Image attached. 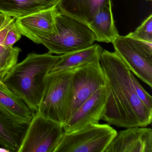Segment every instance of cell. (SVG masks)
<instances>
[{
	"label": "cell",
	"instance_id": "11",
	"mask_svg": "<svg viewBox=\"0 0 152 152\" xmlns=\"http://www.w3.org/2000/svg\"><path fill=\"white\" fill-rule=\"evenodd\" d=\"M105 152H152V129L126 128L117 133Z\"/></svg>",
	"mask_w": 152,
	"mask_h": 152
},
{
	"label": "cell",
	"instance_id": "23",
	"mask_svg": "<svg viewBox=\"0 0 152 152\" xmlns=\"http://www.w3.org/2000/svg\"><path fill=\"white\" fill-rule=\"evenodd\" d=\"M146 1H151L152 0H146Z\"/></svg>",
	"mask_w": 152,
	"mask_h": 152
},
{
	"label": "cell",
	"instance_id": "19",
	"mask_svg": "<svg viewBox=\"0 0 152 152\" xmlns=\"http://www.w3.org/2000/svg\"><path fill=\"white\" fill-rule=\"evenodd\" d=\"M21 49L18 47H6L0 43V81L17 63Z\"/></svg>",
	"mask_w": 152,
	"mask_h": 152
},
{
	"label": "cell",
	"instance_id": "6",
	"mask_svg": "<svg viewBox=\"0 0 152 152\" xmlns=\"http://www.w3.org/2000/svg\"><path fill=\"white\" fill-rule=\"evenodd\" d=\"M115 53L129 70L152 87V43L119 35L112 42Z\"/></svg>",
	"mask_w": 152,
	"mask_h": 152
},
{
	"label": "cell",
	"instance_id": "22",
	"mask_svg": "<svg viewBox=\"0 0 152 152\" xmlns=\"http://www.w3.org/2000/svg\"><path fill=\"white\" fill-rule=\"evenodd\" d=\"M0 84H4V83H3L2 82L0 81Z\"/></svg>",
	"mask_w": 152,
	"mask_h": 152
},
{
	"label": "cell",
	"instance_id": "17",
	"mask_svg": "<svg viewBox=\"0 0 152 152\" xmlns=\"http://www.w3.org/2000/svg\"><path fill=\"white\" fill-rule=\"evenodd\" d=\"M28 125L13 121L0 113V145L7 151L18 152Z\"/></svg>",
	"mask_w": 152,
	"mask_h": 152
},
{
	"label": "cell",
	"instance_id": "9",
	"mask_svg": "<svg viewBox=\"0 0 152 152\" xmlns=\"http://www.w3.org/2000/svg\"><path fill=\"white\" fill-rule=\"evenodd\" d=\"M106 102L105 87L100 88L85 100L64 126L68 132L81 129L89 124L98 123L104 113Z\"/></svg>",
	"mask_w": 152,
	"mask_h": 152
},
{
	"label": "cell",
	"instance_id": "16",
	"mask_svg": "<svg viewBox=\"0 0 152 152\" xmlns=\"http://www.w3.org/2000/svg\"><path fill=\"white\" fill-rule=\"evenodd\" d=\"M103 50L100 45L93 44L85 48L62 55L50 72L73 69L88 63H100Z\"/></svg>",
	"mask_w": 152,
	"mask_h": 152
},
{
	"label": "cell",
	"instance_id": "10",
	"mask_svg": "<svg viewBox=\"0 0 152 152\" xmlns=\"http://www.w3.org/2000/svg\"><path fill=\"white\" fill-rule=\"evenodd\" d=\"M57 6L17 18L16 24L22 35L33 41L39 38H46L56 34V16Z\"/></svg>",
	"mask_w": 152,
	"mask_h": 152
},
{
	"label": "cell",
	"instance_id": "18",
	"mask_svg": "<svg viewBox=\"0 0 152 152\" xmlns=\"http://www.w3.org/2000/svg\"><path fill=\"white\" fill-rule=\"evenodd\" d=\"M15 18L0 13V43L12 47L22 37Z\"/></svg>",
	"mask_w": 152,
	"mask_h": 152
},
{
	"label": "cell",
	"instance_id": "7",
	"mask_svg": "<svg viewBox=\"0 0 152 152\" xmlns=\"http://www.w3.org/2000/svg\"><path fill=\"white\" fill-rule=\"evenodd\" d=\"M64 132L62 125L36 112L18 152H54Z\"/></svg>",
	"mask_w": 152,
	"mask_h": 152
},
{
	"label": "cell",
	"instance_id": "5",
	"mask_svg": "<svg viewBox=\"0 0 152 152\" xmlns=\"http://www.w3.org/2000/svg\"><path fill=\"white\" fill-rule=\"evenodd\" d=\"M117 133L109 124L99 123L64 132L54 152H105Z\"/></svg>",
	"mask_w": 152,
	"mask_h": 152
},
{
	"label": "cell",
	"instance_id": "20",
	"mask_svg": "<svg viewBox=\"0 0 152 152\" xmlns=\"http://www.w3.org/2000/svg\"><path fill=\"white\" fill-rule=\"evenodd\" d=\"M127 36L147 43H152V14H150L134 32Z\"/></svg>",
	"mask_w": 152,
	"mask_h": 152
},
{
	"label": "cell",
	"instance_id": "1",
	"mask_svg": "<svg viewBox=\"0 0 152 152\" xmlns=\"http://www.w3.org/2000/svg\"><path fill=\"white\" fill-rule=\"evenodd\" d=\"M100 64L104 73L106 102L102 120L118 128L147 127L152 121V109L135 92L131 75L114 52L103 50Z\"/></svg>",
	"mask_w": 152,
	"mask_h": 152
},
{
	"label": "cell",
	"instance_id": "12",
	"mask_svg": "<svg viewBox=\"0 0 152 152\" xmlns=\"http://www.w3.org/2000/svg\"><path fill=\"white\" fill-rule=\"evenodd\" d=\"M113 4L112 0H58L60 13L88 25L99 9Z\"/></svg>",
	"mask_w": 152,
	"mask_h": 152
},
{
	"label": "cell",
	"instance_id": "2",
	"mask_svg": "<svg viewBox=\"0 0 152 152\" xmlns=\"http://www.w3.org/2000/svg\"><path fill=\"white\" fill-rule=\"evenodd\" d=\"M60 58L49 52L30 53L12 67L2 83L36 113L44 91L45 78Z\"/></svg>",
	"mask_w": 152,
	"mask_h": 152
},
{
	"label": "cell",
	"instance_id": "15",
	"mask_svg": "<svg viewBox=\"0 0 152 152\" xmlns=\"http://www.w3.org/2000/svg\"><path fill=\"white\" fill-rule=\"evenodd\" d=\"M58 0H0V13L15 19L52 8Z\"/></svg>",
	"mask_w": 152,
	"mask_h": 152
},
{
	"label": "cell",
	"instance_id": "21",
	"mask_svg": "<svg viewBox=\"0 0 152 152\" xmlns=\"http://www.w3.org/2000/svg\"><path fill=\"white\" fill-rule=\"evenodd\" d=\"M131 79L135 92L139 98L147 107L152 109V97L151 95L144 89L132 74L131 75Z\"/></svg>",
	"mask_w": 152,
	"mask_h": 152
},
{
	"label": "cell",
	"instance_id": "13",
	"mask_svg": "<svg viewBox=\"0 0 152 152\" xmlns=\"http://www.w3.org/2000/svg\"><path fill=\"white\" fill-rule=\"evenodd\" d=\"M0 113L13 121L29 124L35 112L5 84H0Z\"/></svg>",
	"mask_w": 152,
	"mask_h": 152
},
{
	"label": "cell",
	"instance_id": "3",
	"mask_svg": "<svg viewBox=\"0 0 152 152\" xmlns=\"http://www.w3.org/2000/svg\"><path fill=\"white\" fill-rule=\"evenodd\" d=\"M73 69L50 72L37 113L63 127L67 121L72 102Z\"/></svg>",
	"mask_w": 152,
	"mask_h": 152
},
{
	"label": "cell",
	"instance_id": "8",
	"mask_svg": "<svg viewBox=\"0 0 152 152\" xmlns=\"http://www.w3.org/2000/svg\"><path fill=\"white\" fill-rule=\"evenodd\" d=\"M72 82L73 96L67 121L85 100L104 87V75L100 63H88L74 68Z\"/></svg>",
	"mask_w": 152,
	"mask_h": 152
},
{
	"label": "cell",
	"instance_id": "4",
	"mask_svg": "<svg viewBox=\"0 0 152 152\" xmlns=\"http://www.w3.org/2000/svg\"><path fill=\"white\" fill-rule=\"evenodd\" d=\"M56 34L33 42L44 45L50 54L64 55L90 47L96 40L95 35L88 26L59 11L56 15Z\"/></svg>",
	"mask_w": 152,
	"mask_h": 152
},
{
	"label": "cell",
	"instance_id": "14",
	"mask_svg": "<svg viewBox=\"0 0 152 152\" xmlns=\"http://www.w3.org/2000/svg\"><path fill=\"white\" fill-rule=\"evenodd\" d=\"M87 26L98 42L112 43L120 35L115 24L112 4L101 7Z\"/></svg>",
	"mask_w": 152,
	"mask_h": 152
}]
</instances>
